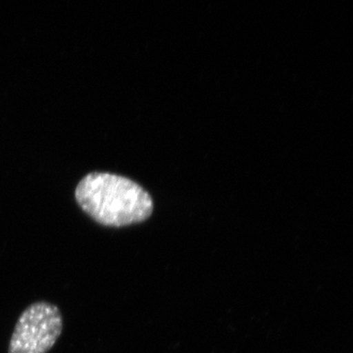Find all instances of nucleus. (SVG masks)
<instances>
[{
    "mask_svg": "<svg viewBox=\"0 0 353 353\" xmlns=\"http://www.w3.org/2000/svg\"><path fill=\"white\" fill-rule=\"evenodd\" d=\"M76 201L83 212L105 227L121 228L145 222L153 212V201L134 181L110 173L94 172L79 183Z\"/></svg>",
    "mask_w": 353,
    "mask_h": 353,
    "instance_id": "1",
    "label": "nucleus"
},
{
    "mask_svg": "<svg viewBox=\"0 0 353 353\" xmlns=\"http://www.w3.org/2000/svg\"><path fill=\"white\" fill-rule=\"evenodd\" d=\"M63 330V318L54 304L39 301L21 314L8 353H48Z\"/></svg>",
    "mask_w": 353,
    "mask_h": 353,
    "instance_id": "2",
    "label": "nucleus"
}]
</instances>
